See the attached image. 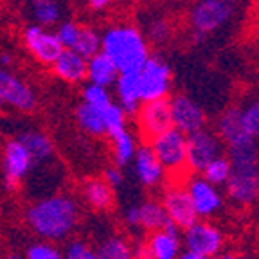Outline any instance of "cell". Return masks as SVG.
Here are the masks:
<instances>
[{"label": "cell", "mask_w": 259, "mask_h": 259, "mask_svg": "<svg viewBox=\"0 0 259 259\" xmlns=\"http://www.w3.org/2000/svg\"><path fill=\"white\" fill-rule=\"evenodd\" d=\"M225 194L234 205L250 207L259 202V162L232 164L225 182Z\"/></svg>", "instance_id": "6"}, {"label": "cell", "mask_w": 259, "mask_h": 259, "mask_svg": "<svg viewBox=\"0 0 259 259\" xmlns=\"http://www.w3.org/2000/svg\"><path fill=\"white\" fill-rule=\"evenodd\" d=\"M99 259H135L132 243L122 236H110L97 248Z\"/></svg>", "instance_id": "29"}, {"label": "cell", "mask_w": 259, "mask_h": 259, "mask_svg": "<svg viewBox=\"0 0 259 259\" xmlns=\"http://www.w3.org/2000/svg\"><path fill=\"white\" fill-rule=\"evenodd\" d=\"M103 110L81 103L76 108V122L79 128L90 137H105V122H103Z\"/></svg>", "instance_id": "28"}, {"label": "cell", "mask_w": 259, "mask_h": 259, "mask_svg": "<svg viewBox=\"0 0 259 259\" xmlns=\"http://www.w3.org/2000/svg\"><path fill=\"white\" fill-rule=\"evenodd\" d=\"M177 259H212V257H207L203 254H198V252H193V250H180V254L177 255Z\"/></svg>", "instance_id": "41"}, {"label": "cell", "mask_w": 259, "mask_h": 259, "mask_svg": "<svg viewBox=\"0 0 259 259\" xmlns=\"http://www.w3.org/2000/svg\"><path fill=\"white\" fill-rule=\"evenodd\" d=\"M238 108L241 113L245 130L250 137H254L259 142V94H252V96L245 97Z\"/></svg>", "instance_id": "31"}, {"label": "cell", "mask_w": 259, "mask_h": 259, "mask_svg": "<svg viewBox=\"0 0 259 259\" xmlns=\"http://www.w3.org/2000/svg\"><path fill=\"white\" fill-rule=\"evenodd\" d=\"M137 209H139L137 229H142L146 232H155L158 229H164L169 223V218H167L160 200H146V202L139 203Z\"/></svg>", "instance_id": "26"}, {"label": "cell", "mask_w": 259, "mask_h": 259, "mask_svg": "<svg viewBox=\"0 0 259 259\" xmlns=\"http://www.w3.org/2000/svg\"><path fill=\"white\" fill-rule=\"evenodd\" d=\"M2 169H4V187L8 191L18 189L22 182L32 171V158L20 139H9L4 144L2 153Z\"/></svg>", "instance_id": "10"}, {"label": "cell", "mask_w": 259, "mask_h": 259, "mask_svg": "<svg viewBox=\"0 0 259 259\" xmlns=\"http://www.w3.org/2000/svg\"><path fill=\"white\" fill-rule=\"evenodd\" d=\"M81 194L85 202L96 210H110L115 203L113 187L105 178H89L81 187Z\"/></svg>", "instance_id": "24"}, {"label": "cell", "mask_w": 259, "mask_h": 259, "mask_svg": "<svg viewBox=\"0 0 259 259\" xmlns=\"http://www.w3.org/2000/svg\"><path fill=\"white\" fill-rule=\"evenodd\" d=\"M112 141V157H113V164L122 167L130 166L134 162V157L137 153V137H135L128 128L124 132H121L119 135L110 139Z\"/></svg>", "instance_id": "27"}, {"label": "cell", "mask_w": 259, "mask_h": 259, "mask_svg": "<svg viewBox=\"0 0 259 259\" xmlns=\"http://www.w3.org/2000/svg\"><path fill=\"white\" fill-rule=\"evenodd\" d=\"M24 45L38 63L49 65V67L63 51V45L58 40L56 32L51 31V27H41L38 24H31L25 27Z\"/></svg>", "instance_id": "15"}, {"label": "cell", "mask_w": 259, "mask_h": 259, "mask_svg": "<svg viewBox=\"0 0 259 259\" xmlns=\"http://www.w3.org/2000/svg\"><path fill=\"white\" fill-rule=\"evenodd\" d=\"M74 51L89 60L90 56H94L96 53L101 51V32L94 27H89V25L87 27L81 25L79 38H77V44L74 47Z\"/></svg>", "instance_id": "33"}, {"label": "cell", "mask_w": 259, "mask_h": 259, "mask_svg": "<svg viewBox=\"0 0 259 259\" xmlns=\"http://www.w3.org/2000/svg\"><path fill=\"white\" fill-rule=\"evenodd\" d=\"M25 259H65V255L53 241L41 239L29 245L25 250Z\"/></svg>", "instance_id": "35"}, {"label": "cell", "mask_w": 259, "mask_h": 259, "mask_svg": "<svg viewBox=\"0 0 259 259\" xmlns=\"http://www.w3.org/2000/svg\"><path fill=\"white\" fill-rule=\"evenodd\" d=\"M13 61H15V56H13L9 51H2V53H0V67L9 69V67L13 65Z\"/></svg>", "instance_id": "42"}, {"label": "cell", "mask_w": 259, "mask_h": 259, "mask_svg": "<svg viewBox=\"0 0 259 259\" xmlns=\"http://www.w3.org/2000/svg\"><path fill=\"white\" fill-rule=\"evenodd\" d=\"M27 225L47 241H63L79 222V207L69 194H53L31 203L25 210Z\"/></svg>", "instance_id": "1"}, {"label": "cell", "mask_w": 259, "mask_h": 259, "mask_svg": "<svg viewBox=\"0 0 259 259\" xmlns=\"http://www.w3.org/2000/svg\"><path fill=\"white\" fill-rule=\"evenodd\" d=\"M61 6L58 0H29L27 16L32 24L41 27H53L61 22Z\"/></svg>", "instance_id": "25"}, {"label": "cell", "mask_w": 259, "mask_h": 259, "mask_svg": "<svg viewBox=\"0 0 259 259\" xmlns=\"http://www.w3.org/2000/svg\"><path fill=\"white\" fill-rule=\"evenodd\" d=\"M144 243L148 259H177L184 248L180 229L173 222L167 223L164 229L150 232V238H146Z\"/></svg>", "instance_id": "16"}, {"label": "cell", "mask_w": 259, "mask_h": 259, "mask_svg": "<svg viewBox=\"0 0 259 259\" xmlns=\"http://www.w3.org/2000/svg\"><path fill=\"white\" fill-rule=\"evenodd\" d=\"M124 220H126V223H128L130 227L137 229V223H139V209H137V205H130L128 209H126Z\"/></svg>", "instance_id": "39"}, {"label": "cell", "mask_w": 259, "mask_h": 259, "mask_svg": "<svg viewBox=\"0 0 259 259\" xmlns=\"http://www.w3.org/2000/svg\"><path fill=\"white\" fill-rule=\"evenodd\" d=\"M115 97L128 117H134L139 106L142 105L139 72H121L115 81Z\"/></svg>", "instance_id": "20"}, {"label": "cell", "mask_w": 259, "mask_h": 259, "mask_svg": "<svg viewBox=\"0 0 259 259\" xmlns=\"http://www.w3.org/2000/svg\"><path fill=\"white\" fill-rule=\"evenodd\" d=\"M2 106H4V103H2V101H0V110H2Z\"/></svg>", "instance_id": "45"}, {"label": "cell", "mask_w": 259, "mask_h": 259, "mask_svg": "<svg viewBox=\"0 0 259 259\" xmlns=\"http://www.w3.org/2000/svg\"><path fill=\"white\" fill-rule=\"evenodd\" d=\"M231 169H232L231 160H229V157L223 153V155H220V157L212 158V160L203 167V171L200 175H202L205 180H209L210 184H214V186H218V187H223L227 182V178H229V175H231Z\"/></svg>", "instance_id": "32"}, {"label": "cell", "mask_w": 259, "mask_h": 259, "mask_svg": "<svg viewBox=\"0 0 259 259\" xmlns=\"http://www.w3.org/2000/svg\"><path fill=\"white\" fill-rule=\"evenodd\" d=\"M182 247L214 259L223 252L225 234L209 220H196L193 225L182 231Z\"/></svg>", "instance_id": "9"}, {"label": "cell", "mask_w": 259, "mask_h": 259, "mask_svg": "<svg viewBox=\"0 0 259 259\" xmlns=\"http://www.w3.org/2000/svg\"><path fill=\"white\" fill-rule=\"evenodd\" d=\"M18 139H20L22 144L27 148V151L31 153L32 158V169L45 162L53 160L54 157V144L51 141L47 134L40 132V130H24L18 134Z\"/></svg>", "instance_id": "21"}, {"label": "cell", "mask_w": 259, "mask_h": 259, "mask_svg": "<svg viewBox=\"0 0 259 259\" xmlns=\"http://www.w3.org/2000/svg\"><path fill=\"white\" fill-rule=\"evenodd\" d=\"M214 259H238L234 254H218Z\"/></svg>", "instance_id": "43"}, {"label": "cell", "mask_w": 259, "mask_h": 259, "mask_svg": "<svg viewBox=\"0 0 259 259\" xmlns=\"http://www.w3.org/2000/svg\"><path fill=\"white\" fill-rule=\"evenodd\" d=\"M141 31L144 32L146 40L150 45H166L175 36V27L169 16L160 11H150L142 18Z\"/></svg>", "instance_id": "22"}, {"label": "cell", "mask_w": 259, "mask_h": 259, "mask_svg": "<svg viewBox=\"0 0 259 259\" xmlns=\"http://www.w3.org/2000/svg\"><path fill=\"white\" fill-rule=\"evenodd\" d=\"M146 144L153 150L155 157L173 180L189 173L187 171V135L182 134L180 130L171 126L166 132L155 135Z\"/></svg>", "instance_id": "4"}, {"label": "cell", "mask_w": 259, "mask_h": 259, "mask_svg": "<svg viewBox=\"0 0 259 259\" xmlns=\"http://www.w3.org/2000/svg\"><path fill=\"white\" fill-rule=\"evenodd\" d=\"M51 67L54 76L67 83H83L87 79V58L74 49H63Z\"/></svg>", "instance_id": "19"}, {"label": "cell", "mask_w": 259, "mask_h": 259, "mask_svg": "<svg viewBox=\"0 0 259 259\" xmlns=\"http://www.w3.org/2000/svg\"><path fill=\"white\" fill-rule=\"evenodd\" d=\"M241 8L243 0H194L187 13L193 44H205L209 36L232 25Z\"/></svg>", "instance_id": "3"}, {"label": "cell", "mask_w": 259, "mask_h": 259, "mask_svg": "<svg viewBox=\"0 0 259 259\" xmlns=\"http://www.w3.org/2000/svg\"><path fill=\"white\" fill-rule=\"evenodd\" d=\"M54 32H56L58 40H60V44L63 45V49H74L77 44V38H79L81 25L72 20L60 22V24H58V29Z\"/></svg>", "instance_id": "36"}, {"label": "cell", "mask_w": 259, "mask_h": 259, "mask_svg": "<svg viewBox=\"0 0 259 259\" xmlns=\"http://www.w3.org/2000/svg\"><path fill=\"white\" fill-rule=\"evenodd\" d=\"M81 96H83V103H87V105L94 106L97 110H105L113 101L112 94H110V90L106 87L96 85V83H90V81L83 87Z\"/></svg>", "instance_id": "34"}, {"label": "cell", "mask_w": 259, "mask_h": 259, "mask_svg": "<svg viewBox=\"0 0 259 259\" xmlns=\"http://www.w3.org/2000/svg\"><path fill=\"white\" fill-rule=\"evenodd\" d=\"M101 51L121 72H139L151 54L144 32L135 24H113L101 32Z\"/></svg>", "instance_id": "2"}, {"label": "cell", "mask_w": 259, "mask_h": 259, "mask_svg": "<svg viewBox=\"0 0 259 259\" xmlns=\"http://www.w3.org/2000/svg\"><path fill=\"white\" fill-rule=\"evenodd\" d=\"M134 117L135 122H137L139 135H141L142 141H151L155 135L162 134V132H166L167 128L173 126V122H171L169 97L167 99H158V101L142 103Z\"/></svg>", "instance_id": "14"}, {"label": "cell", "mask_w": 259, "mask_h": 259, "mask_svg": "<svg viewBox=\"0 0 259 259\" xmlns=\"http://www.w3.org/2000/svg\"><path fill=\"white\" fill-rule=\"evenodd\" d=\"M103 122H105V135L108 139L115 137L128 128V115L119 103L112 101L103 110Z\"/></svg>", "instance_id": "30"}, {"label": "cell", "mask_w": 259, "mask_h": 259, "mask_svg": "<svg viewBox=\"0 0 259 259\" xmlns=\"http://www.w3.org/2000/svg\"><path fill=\"white\" fill-rule=\"evenodd\" d=\"M160 203L164 207V210H166L169 222H173L180 231L187 229V227L193 225L198 220L184 182L173 180L169 186L164 187V193L160 196Z\"/></svg>", "instance_id": "13"}, {"label": "cell", "mask_w": 259, "mask_h": 259, "mask_svg": "<svg viewBox=\"0 0 259 259\" xmlns=\"http://www.w3.org/2000/svg\"><path fill=\"white\" fill-rule=\"evenodd\" d=\"M142 103L167 99L173 87V70L169 61L160 54H150L139 70Z\"/></svg>", "instance_id": "5"}, {"label": "cell", "mask_w": 259, "mask_h": 259, "mask_svg": "<svg viewBox=\"0 0 259 259\" xmlns=\"http://www.w3.org/2000/svg\"><path fill=\"white\" fill-rule=\"evenodd\" d=\"M134 167L135 175H137V180L148 189H155V187H160L162 184L166 182V169L162 167V164L158 162V158L155 157L153 150L150 146L142 142L137 148V153L134 157Z\"/></svg>", "instance_id": "17"}, {"label": "cell", "mask_w": 259, "mask_h": 259, "mask_svg": "<svg viewBox=\"0 0 259 259\" xmlns=\"http://www.w3.org/2000/svg\"><path fill=\"white\" fill-rule=\"evenodd\" d=\"M103 178H105L106 182H108L112 187H119L122 184V180H124V175H122V171L119 166H110L105 169Z\"/></svg>", "instance_id": "38"}, {"label": "cell", "mask_w": 259, "mask_h": 259, "mask_svg": "<svg viewBox=\"0 0 259 259\" xmlns=\"http://www.w3.org/2000/svg\"><path fill=\"white\" fill-rule=\"evenodd\" d=\"M6 259H24V257H22V255H18V254H9Z\"/></svg>", "instance_id": "44"}, {"label": "cell", "mask_w": 259, "mask_h": 259, "mask_svg": "<svg viewBox=\"0 0 259 259\" xmlns=\"http://www.w3.org/2000/svg\"><path fill=\"white\" fill-rule=\"evenodd\" d=\"M0 101L13 110L29 113L36 108L38 97L29 83L9 69L0 67Z\"/></svg>", "instance_id": "11"}, {"label": "cell", "mask_w": 259, "mask_h": 259, "mask_svg": "<svg viewBox=\"0 0 259 259\" xmlns=\"http://www.w3.org/2000/svg\"><path fill=\"white\" fill-rule=\"evenodd\" d=\"M254 2H257V4H259V0H254Z\"/></svg>", "instance_id": "46"}, {"label": "cell", "mask_w": 259, "mask_h": 259, "mask_svg": "<svg viewBox=\"0 0 259 259\" xmlns=\"http://www.w3.org/2000/svg\"><path fill=\"white\" fill-rule=\"evenodd\" d=\"M225 153V146L214 130L202 128L187 135V171L200 175L212 158Z\"/></svg>", "instance_id": "8"}, {"label": "cell", "mask_w": 259, "mask_h": 259, "mask_svg": "<svg viewBox=\"0 0 259 259\" xmlns=\"http://www.w3.org/2000/svg\"><path fill=\"white\" fill-rule=\"evenodd\" d=\"M169 108H171V122L177 130L182 134L189 135L205 128L209 124L207 112L202 108L198 101H194L193 97L187 94H175L169 97Z\"/></svg>", "instance_id": "12"}, {"label": "cell", "mask_w": 259, "mask_h": 259, "mask_svg": "<svg viewBox=\"0 0 259 259\" xmlns=\"http://www.w3.org/2000/svg\"><path fill=\"white\" fill-rule=\"evenodd\" d=\"M214 132L222 139L225 148H232V146L243 144V142L254 139L248 135V132L243 126L238 106H229V108L220 112V115L216 117Z\"/></svg>", "instance_id": "18"}, {"label": "cell", "mask_w": 259, "mask_h": 259, "mask_svg": "<svg viewBox=\"0 0 259 259\" xmlns=\"http://www.w3.org/2000/svg\"><path fill=\"white\" fill-rule=\"evenodd\" d=\"M65 259H99L97 252L90 248L89 243L81 241V239H74L69 243L67 250L63 252Z\"/></svg>", "instance_id": "37"}, {"label": "cell", "mask_w": 259, "mask_h": 259, "mask_svg": "<svg viewBox=\"0 0 259 259\" xmlns=\"http://www.w3.org/2000/svg\"><path fill=\"white\" fill-rule=\"evenodd\" d=\"M113 2H115V0H89V8L96 13H101V11H106Z\"/></svg>", "instance_id": "40"}, {"label": "cell", "mask_w": 259, "mask_h": 259, "mask_svg": "<svg viewBox=\"0 0 259 259\" xmlns=\"http://www.w3.org/2000/svg\"><path fill=\"white\" fill-rule=\"evenodd\" d=\"M184 186H186L198 220L214 218L225 207V194L222 187L210 184L202 175L189 173V178L184 180Z\"/></svg>", "instance_id": "7"}, {"label": "cell", "mask_w": 259, "mask_h": 259, "mask_svg": "<svg viewBox=\"0 0 259 259\" xmlns=\"http://www.w3.org/2000/svg\"><path fill=\"white\" fill-rule=\"evenodd\" d=\"M119 69L103 51H99V53H96L87 60V79L90 83L110 89V87L115 85Z\"/></svg>", "instance_id": "23"}]
</instances>
